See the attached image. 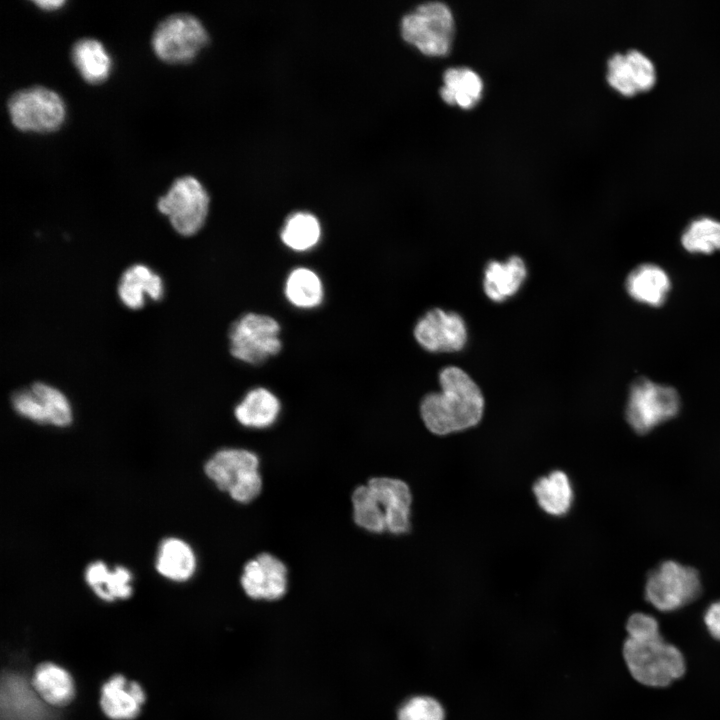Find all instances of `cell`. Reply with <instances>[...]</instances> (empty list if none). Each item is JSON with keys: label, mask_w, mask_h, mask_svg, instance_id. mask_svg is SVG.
Returning <instances> with one entry per match:
<instances>
[{"label": "cell", "mask_w": 720, "mask_h": 720, "mask_svg": "<svg viewBox=\"0 0 720 720\" xmlns=\"http://www.w3.org/2000/svg\"><path fill=\"white\" fill-rule=\"evenodd\" d=\"M626 630L623 657L634 680L648 687H666L685 674L683 654L663 639L653 616L633 613Z\"/></svg>", "instance_id": "6da1fadb"}, {"label": "cell", "mask_w": 720, "mask_h": 720, "mask_svg": "<svg viewBox=\"0 0 720 720\" xmlns=\"http://www.w3.org/2000/svg\"><path fill=\"white\" fill-rule=\"evenodd\" d=\"M441 392L421 401L420 415L426 428L438 436L467 430L482 419L485 401L474 380L462 369L449 366L439 376Z\"/></svg>", "instance_id": "7a4b0ae2"}, {"label": "cell", "mask_w": 720, "mask_h": 720, "mask_svg": "<svg viewBox=\"0 0 720 720\" xmlns=\"http://www.w3.org/2000/svg\"><path fill=\"white\" fill-rule=\"evenodd\" d=\"M454 34L453 13L440 1L423 3L401 20L403 39L428 56L446 55L451 49Z\"/></svg>", "instance_id": "3957f363"}, {"label": "cell", "mask_w": 720, "mask_h": 720, "mask_svg": "<svg viewBox=\"0 0 720 720\" xmlns=\"http://www.w3.org/2000/svg\"><path fill=\"white\" fill-rule=\"evenodd\" d=\"M258 456L246 449L217 451L205 464V474L222 491L240 503L255 499L262 489Z\"/></svg>", "instance_id": "277c9868"}, {"label": "cell", "mask_w": 720, "mask_h": 720, "mask_svg": "<svg viewBox=\"0 0 720 720\" xmlns=\"http://www.w3.org/2000/svg\"><path fill=\"white\" fill-rule=\"evenodd\" d=\"M12 124L23 132L50 133L64 123L66 107L55 91L32 86L15 92L8 100Z\"/></svg>", "instance_id": "5b68a950"}, {"label": "cell", "mask_w": 720, "mask_h": 720, "mask_svg": "<svg viewBox=\"0 0 720 720\" xmlns=\"http://www.w3.org/2000/svg\"><path fill=\"white\" fill-rule=\"evenodd\" d=\"M208 34L194 15L177 13L155 28L151 44L155 55L169 64L189 63L208 43Z\"/></svg>", "instance_id": "8992f818"}, {"label": "cell", "mask_w": 720, "mask_h": 720, "mask_svg": "<svg viewBox=\"0 0 720 720\" xmlns=\"http://www.w3.org/2000/svg\"><path fill=\"white\" fill-rule=\"evenodd\" d=\"M209 196L201 182L193 176L174 180L167 193L157 201V209L166 215L174 230L183 236L196 234L204 225Z\"/></svg>", "instance_id": "52a82bcc"}, {"label": "cell", "mask_w": 720, "mask_h": 720, "mask_svg": "<svg viewBox=\"0 0 720 720\" xmlns=\"http://www.w3.org/2000/svg\"><path fill=\"white\" fill-rule=\"evenodd\" d=\"M680 409L677 391L646 378L636 379L630 388L626 420L638 434H645L673 418Z\"/></svg>", "instance_id": "ba28073f"}, {"label": "cell", "mask_w": 720, "mask_h": 720, "mask_svg": "<svg viewBox=\"0 0 720 720\" xmlns=\"http://www.w3.org/2000/svg\"><path fill=\"white\" fill-rule=\"evenodd\" d=\"M700 593L698 572L670 560L651 571L645 585L646 600L662 612L677 610L694 601Z\"/></svg>", "instance_id": "9c48e42d"}, {"label": "cell", "mask_w": 720, "mask_h": 720, "mask_svg": "<svg viewBox=\"0 0 720 720\" xmlns=\"http://www.w3.org/2000/svg\"><path fill=\"white\" fill-rule=\"evenodd\" d=\"M279 332L280 326L272 317L248 313L230 329V352L243 362L260 364L280 351Z\"/></svg>", "instance_id": "30bf717a"}, {"label": "cell", "mask_w": 720, "mask_h": 720, "mask_svg": "<svg viewBox=\"0 0 720 720\" xmlns=\"http://www.w3.org/2000/svg\"><path fill=\"white\" fill-rule=\"evenodd\" d=\"M657 79L654 62L638 49L615 52L607 61L606 80L623 96H634L651 89Z\"/></svg>", "instance_id": "8fae6325"}, {"label": "cell", "mask_w": 720, "mask_h": 720, "mask_svg": "<svg viewBox=\"0 0 720 720\" xmlns=\"http://www.w3.org/2000/svg\"><path fill=\"white\" fill-rule=\"evenodd\" d=\"M414 336L417 342L431 352L461 350L467 340V330L462 317L455 312L435 308L428 311L416 324Z\"/></svg>", "instance_id": "7c38bea8"}, {"label": "cell", "mask_w": 720, "mask_h": 720, "mask_svg": "<svg viewBox=\"0 0 720 720\" xmlns=\"http://www.w3.org/2000/svg\"><path fill=\"white\" fill-rule=\"evenodd\" d=\"M240 581L244 592L250 598L277 600L287 590V568L274 555L261 553L245 564Z\"/></svg>", "instance_id": "4fadbf2b"}, {"label": "cell", "mask_w": 720, "mask_h": 720, "mask_svg": "<svg viewBox=\"0 0 720 720\" xmlns=\"http://www.w3.org/2000/svg\"><path fill=\"white\" fill-rule=\"evenodd\" d=\"M145 702L143 686L121 673L111 675L100 688L99 706L110 720H135Z\"/></svg>", "instance_id": "5bb4252c"}, {"label": "cell", "mask_w": 720, "mask_h": 720, "mask_svg": "<svg viewBox=\"0 0 720 720\" xmlns=\"http://www.w3.org/2000/svg\"><path fill=\"white\" fill-rule=\"evenodd\" d=\"M367 486L380 503L386 517V531L392 534L407 533L411 527L412 493L408 484L400 479L374 477Z\"/></svg>", "instance_id": "9a60e30c"}, {"label": "cell", "mask_w": 720, "mask_h": 720, "mask_svg": "<svg viewBox=\"0 0 720 720\" xmlns=\"http://www.w3.org/2000/svg\"><path fill=\"white\" fill-rule=\"evenodd\" d=\"M7 673L2 679V720H44L47 706L34 691L30 679Z\"/></svg>", "instance_id": "2e32d148"}, {"label": "cell", "mask_w": 720, "mask_h": 720, "mask_svg": "<svg viewBox=\"0 0 720 720\" xmlns=\"http://www.w3.org/2000/svg\"><path fill=\"white\" fill-rule=\"evenodd\" d=\"M30 682L39 698L51 708L66 707L76 696L71 673L52 661L39 663L32 672Z\"/></svg>", "instance_id": "e0dca14e"}, {"label": "cell", "mask_w": 720, "mask_h": 720, "mask_svg": "<svg viewBox=\"0 0 720 720\" xmlns=\"http://www.w3.org/2000/svg\"><path fill=\"white\" fill-rule=\"evenodd\" d=\"M164 294L162 278L148 266L135 264L126 269L119 281L118 295L133 310L144 306L146 297L159 301Z\"/></svg>", "instance_id": "ac0fdd59"}, {"label": "cell", "mask_w": 720, "mask_h": 720, "mask_svg": "<svg viewBox=\"0 0 720 720\" xmlns=\"http://www.w3.org/2000/svg\"><path fill=\"white\" fill-rule=\"evenodd\" d=\"M132 573L123 566L110 570L105 563L96 561L85 570V580L94 594L103 601L126 600L133 594Z\"/></svg>", "instance_id": "d6986e66"}, {"label": "cell", "mask_w": 720, "mask_h": 720, "mask_svg": "<svg viewBox=\"0 0 720 720\" xmlns=\"http://www.w3.org/2000/svg\"><path fill=\"white\" fill-rule=\"evenodd\" d=\"M526 275L525 263L519 256H511L506 262L491 261L484 272V291L492 301L502 302L519 290Z\"/></svg>", "instance_id": "ffe728a7"}, {"label": "cell", "mask_w": 720, "mask_h": 720, "mask_svg": "<svg viewBox=\"0 0 720 720\" xmlns=\"http://www.w3.org/2000/svg\"><path fill=\"white\" fill-rule=\"evenodd\" d=\"M483 87L476 71L468 67H450L443 74L440 96L449 105L471 109L480 101Z\"/></svg>", "instance_id": "44dd1931"}, {"label": "cell", "mask_w": 720, "mask_h": 720, "mask_svg": "<svg viewBox=\"0 0 720 720\" xmlns=\"http://www.w3.org/2000/svg\"><path fill=\"white\" fill-rule=\"evenodd\" d=\"M532 491L538 506L551 516L566 515L573 504V487L568 475L562 470H554L538 478Z\"/></svg>", "instance_id": "7402d4cb"}, {"label": "cell", "mask_w": 720, "mask_h": 720, "mask_svg": "<svg viewBox=\"0 0 720 720\" xmlns=\"http://www.w3.org/2000/svg\"><path fill=\"white\" fill-rule=\"evenodd\" d=\"M626 290L636 301L651 306L661 305L670 290L667 273L655 264L634 268L626 279Z\"/></svg>", "instance_id": "603a6c76"}, {"label": "cell", "mask_w": 720, "mask_h": 720, "mask_svg": "<svg viewBox=\"0 0 720 720\" xmlns=\"http://www.w3.org/2000/svg\"><path fill=\"white\" fill-rule=\"evenodd\" d=\"M71 59L81 77L89 84L103 83L111 74L112 59L97 39L82 38L76 41L71 49Z\"/></svg>", "instance_id": "cb8c5ba5"}, {"label": "cell", "mask_w": 720, "mask_h": 720, "mask_svg": "<svg viewBox=\"0 0 720 720\" xmlns=\"http://www.w3.org/2000/svg\"><path fill=\"white\" fill-rule=\"evenodd\" d=\"M196 569V557L192 548L183 540L170 537L163 540L156 557V570L163 577L184 582Z\"/></svg>", "instance_id": "d4e9b609"}, {"label": "cell", "mask_w": 720, "mask_h": 720, "mask_svg": "<svg viewBox=\"0 0 720 720\" xmlns=\"http://www.w3.org/2000/svg\"><path fill=\"white\" fill-rule=\"evenodd\" d=\"M279 413L278 398L265 388L249 391L234 410V415L241 425L258 429L272 425Z\"/></svg>", "instance_id": "484cf974"}, {"label": "cell", "mask_w": 720, "mask_h": 720, "mask_svg": "<svg viewBox=\"0 0 720 720\" xmlns=\"http://www.w3.org/2000/svg\"><path fill=\"white\" fill-rule=\"evenodd\" d=\"M289 302L299 308L318 306L323 298V286L318 275L304 267L294 269L285 284Z\"/></svg>", "instance_id": "4316f807"}, {"label": "cell", "mask_w": 720, "mask_h": 720, "mask_svg": "<svg viewBox=\"0 0 720 720\" xmlns=\"http://www.w3.org/2000/svg\"><path fill=\"white\" fill-rule=\"evenodd\" d=\"M280 236L290 249L306 251L318 243L321 236L320 223L310 213L297 212L287 218Z\"/></svg>", "instance_id": "83f0119b"}, {"label": "cell", "mask_w": 720, "mask_h": 720, "mask_svg": "<svg viewBox=\"0 0 720 720\" xmlns=\"http://www.w3.org/2000/svg\"><path fill=\"white\" fill-rule=\"evenodd\" d=\"M681 243L691 253L720 250V221L707 216L692 220L681 236Z\"/></svg>", "instance_id": "f1b7e54d"}, {"label": "cell", "mask_w": 720, "mask_h": 720, "mask_svg": "<svg viewBox=\"0 0 720 720\" xmlns=\"http://www.w3.org/2000/svg\"><path fill=\"white\" fill-rule=\"evenodd\" d=\"M352 504L353 518L359 527L372 533L386 531L384 511L367 484L354 490Z\"/></svg>", "instance_id": "f546056e"}, {"label": "cell", "mask_w": 720, "mask_h": 720, "mask_svg": "<svg viewBox=\"0 0 720 720\" xmlns=\"http://www.w3.org/2000/svg\"><path fill=\"white\" fill-rule=\"evenodd\" d=\"M30 388L39 401L47 424L65 427L71 423V405L60 390L42 382H36Z\"/></svg>", "instance_id": "4dcf8cb0"}, {"label": "cell", "mask_w": 720, "mask_h": 720, "mask_svg": "<svg viewBox=\"0 0 720 720\" xmlns=\"http://www.w3.org/2000/svg\"><path fill=\"white\" fill-rule=\"evenodd\" d=\"M444 717V709L437 700L416 696L401 706L397 720H444Z\"/></svg>", "instance_id": "1f68e13d"}, {"label": "cell", "mask_w": 720, "mask_h": 720, "mask_svg": "<svg viewBox=\"0 0 720 720\" xmlns=\"http://www.w3.org/2000/svg\"><path fill=\"white\" fill-rule=\"evenodd\" d=\"M11 403L19 415L38 424H47L45 414L31 388L15 392Z\"/></svg>", "instance_id": "d6a6232c"}, {"label": "cell", "mask_w": 720, "mask_h": 720, "mask_svg": "<svg viewBox=\"0 0 720 720\" xmlns=\"http://www.w3.org/2000/svg\"><path fill=\"white\" fill-rule=\"evenodd\" d=\"M704 623L709 634L720 641V601L712 603L704 614Z\"/></svg>", "instance_id": "836d02e7"}, {"label": "cell", "mask_w": 720, "mask_h": 720, "mask_svg": "<svg viewBox=\"0 0 720 720\" xmlns=\"http://www.w3.org/2000/svg\"><path fill=\"white\" fill-rule=\"evenodd\" d=\"M34 4L37 5L42 10L46 11H52L61 8L65 1L62 0H49V1H34Z\"/></svg>", "instance_id": "e575fe53"}]
</instances>
